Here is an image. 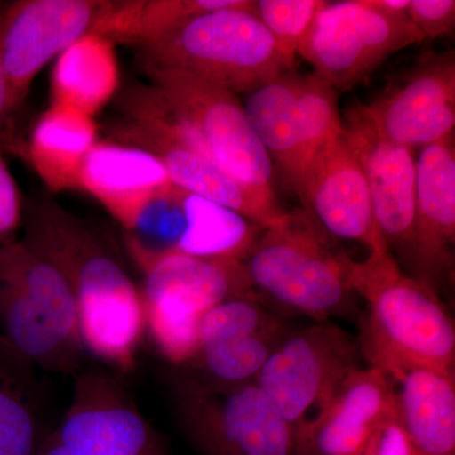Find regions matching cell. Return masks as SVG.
<instances>
[{
	"label": "cell",
	"mask_w": 455,
	"mask_h": 455,
	"mask_svg": "<svg viewBox=\"0 0 455 455\" xmlns=\"http://www.w3.org/2000/svg\"><path fill=\"white\" fill-rule=\"evenodd\" d=\"M0 339L51 372H74L86 353L64 276L22 239L0 247Z\"/></svg>",
	"instance_id": "277c9868"
},
{
	"label": "cell",
	"mask_w": 455,
	"mask_h": 455,
	"mask_svg": "<svg viewBox=\"0 0 455 455\" xmlns=\"http://www.w3.org/2000/svg\"><path fill=\"white\" fill-rule=\"evenodd\" d=\"M38 455H73L55 439V436L50 435L49 438L44 440V444L38 451Z\"/></svg>",
	"instance_id": "836d02e7"
},
{
	"label": "cell",
	"mask_w": 455,
	"mask_h": 455,
	"mask_svg": "<svg viewBox=\"0 0 455 455\" xmlns=\"http://www.w3.org/2000/svg\"><path fill=\"white\" fill-rule=\"evenodd\" d=\"M119 82L116 44L100 33L89 32L56 57L51 73V104L95 118L116 95Z\"/></svg>",
	"instance_id": "603a6c76"
},
{
	"label": "cell",
	"mask_w": 455,
	"mask_h": 455,
	"mask_svg": "<svg viewBox=\"0 0 455 455\" xmlns=\"http://www.w3.org/2000/svg\"><path fill=\"white\" fill-rule=\"evenodd\" d=\"M395 411L390 379L377 368H358L344 379L316 423L296 440V455H363L373 431Z\"/></svg>",
	"instance_id": "ac0fdd59"
},
{
	"label": "cell",
	"mask_w": 455,
	"mask_h": 455,
	"mask_svg": "<svg viewBox=\"0 0 455 455\" xmlns=\"http://www.w3.org/2000/svg\"><path fill=\"white\" fill-rule=\"evenodd\" d=\"M455 242L454 134L416 156L412 244L406 265L434 291L453 271Z\"/></svg>",
	"instance_id": "e0dca14e"
},
{
	"label": "cell",
	"mask_w": 455,
	"mask_h": 455,
	"mask_svg": "<svg viewBox=\"0 0 455 455\" xmlns=\"http://www.w3.org/2000/svg\"><path fill=\"white\" fill-rule=\"evenodd\" d=\"M239 0H110L94 31L139 49L161 40L190 18L232 7Z\"/></svg>",
	"instance_id": "cb8c5ba5"
},
{
	"label": "cell",
	"mask_w": 455,
	"mask_h": 455,
	"mask_svg": "<svg viewBox=\"0 0 455 455\" xmlns=\"http://www.w3.org/2000/svg\"><path fill=\"white\" fill-rule=\"evenodd\" d=\"M25 203L13 173L9 170L0 142V247L18 241L25 220Z\"/></svg>",
	"instance_id": "f1b7e54d"
},
{
	"label": "cell",
	"mask_w": 455,
	"mask_h": 455,
	"mask_svg": "<svg viewBox=\"0 0 455 455\" xmlns=\"http://www.w3.org/2000/svg\"><path fill=\"white\" fill-rule=\"evenodd\" d=\"M424 40L407 14L385 13L367 0L326 2L298 55L338 92L355 88L388 57Z\"/></svg>",
	"instance_id": "8fae6325"
},
{
	"label": "cell",
	"mask_w": 455,
	"mask_h": 455,
	"mask_svg": "<svg viewBox=\"0 0 455 455\" xmlns=\"http://www.w3.org/2000/svg\"><path fill=\"white\" fill-rule=\"evenodd\" d=\"M180 191L184 228L175 252L243 260L259 239L256 228H262L223 206Z\"/></svg>",
	"instance_id": "d4e9b609"
},
{
	"label": "cell",
	"mask_w": 455,
	"mask_h": 455,
	"mask_svg": "<svg viewBox=\"0 0 455 455\" xmlns=\"http://www.w3.org/2000/svg\"><path fill=\"white\" fill-rule=\"evenodd\" d=\"M324 0H253V12L271 35L281 57L295 68L305 35Z\"/></svg>",
	"instance_id": "83f0119b"
},
{
	"label": "cell",
	"mask_w": 455,
	"mask_h": 455,
	"mask_svg": "<svg viewBox=\"0 0 455 455\" xmlns=\"http://www.w3.org/2000/svg\"><path fill=\"white\" fill-rule=\"evenodd\" d=\"M349 257L307 209L284 212L263 230L243 265L253 290L317 322L348 313L355 291Z\"/></svg>",
	"instance_id": "5b68a950"
},
{
	"label": "cell",
	"mask_w": 455,
	"mask_h": 455,
	"mask_svg": "<svg viewBox=\"0 0 455 455\" xmlns=\"http://www.w3.org/2000/svg\"><path fill=\"white\" fill-rule=\"evenodd\" d=\"M370 5L388 14H407L410 0H367Z\"/></svg>",
	"instance_id": "d6a6232c"
},
{
	"label": "cell",
	"mask_w": 455,
	"mask_h": 455,
	"mask_svg": "<svg viewBox=\"0 0 455 455\" xmlns=\"http://www.w3.org/2000/svg\"><path fill=\"white\" fill-rule=\"evenodd\" d=\"M243 107L272 164L295 193L316 156L343 131L337 90L295 68L248 92Z\"/></svg>",
	"instance_id": "ba28073f"
},
{
	"label": "cell",
	"mask_w": 455,
	"mask_h": 455,
	"mask_svg": "<svg viewBox=\"0 0 455 455\" xmlns=\"http://www.w3.org/2000/svg\"><path fill=\"white\" fill-rule=\"evenodd\" d=\"M22 241L52 263L68 284L86 352L131 372L145 329L140 289L103 236L52 202L25 209Z\"/></svg>",
	"instance_id": "6da1fadb"
},
{
	"label": "cell",
	"mask_w": 455,
	"mask_h": 455,
	"mask_svg": "<svg viewBox=\"0 0 455 455\" xmlns=\"http://www.w3.org/2000/svg\"><path fill=\"white\" fill-rule=\"evenodd\" d=\"M173 185L163 163L147 149L122 140H99L80 172L79 188L98 200L124 232Z\"/></svg>",
	"instance_id": "d6986e66"
},
{
	"label": "cell",
	"mask_w": 455,
	"mask_h": 455,
	"mask_svg": "<svg viewBox=\"0 0 455 455\" xmlns=\"http://www.w3.org/2000/svg\"><path fill=\"white\" fill-rule=\"evenodd\" d=\"M407 17L424 38L447 36L455 25L454 0H410Z\"/></svg>",
	"instance_id": "f546056e"
},
{
	"label": "cell",
	"mask_w": 455,
	"mask_h": 455,
	"mask_svg": "<svg viewBox=\"0 0 455 455\" xmlns=\"http://www.w3.org/2000/svg\"><path fill=\"white\" fill-rule=\"evenodd\" d=\"M343 134L363 170L383 241L406 263L414 229L415 149L383 137L364 104L347 110Z\"/></svg>",
	"instance_id": "9a60e30c"
},
{
	"label": "cell",
	"mask_w": 455,
	"mask_h": 455,
	"mask_svg": "<svg viewBox=\"0 0 455 455\" xmlns=\"http://www.w3.org/2000/svg\"><path fill=\"white\" fill-rule=\"evenodd\" d=\"M139 50L146 73L179 71L235 94H248L295 68L278 53L253 12V0L197 14Z\"/></svg>",
	"instance_id": "3957f363"
},
{
	"label": "cell",
	"mask_w": 455,
	"mask_h": 455,
	"mask_svg": "<svg viewBox=\"0 0 455 455\" xmlns=\"http://www.w3.org/2000/svg\"><path fill=\"white\" fill-rule=\"evenodd\" d=\"M108 0H20L0 8V68L17 108L42 68L94 31Z\"/></svg>",
	"instance_id": "7c38bea8"
},
{
	"label": "cell",
	"mask_w": 455,
	"mask_h": 455,
	"mask_svg": "<svg viewBox=\"0 0 455 455\" xmlns=\"http://www.w3.org/2000/svg\"><path fill=\"white\" fill-rule=\"evenodd\" d=\"M188 142L263 200L276 204L274 164L235 92L179 71L147 73Z\"/></svg>",
	"instance_id": "52a82bcc"
},
{
	"label": "cell",
	"mask_w": 455,
	"mask_h": 455,
	"mask_svg": "<svg viewBox=\"0 0 455 455\" xmlns=\"http://www.w3.org/2000/svg\"><path fill=\"white\" fill-rule=\"evenodd\" d=\"M17 106L14 103L13 95H12L11 89L5 79L4 73L0 68V131L11 113L16 109Z\"/></svg>",
	"instance_id": "1f68e13d"
},
{
	"label": "cell",
	"mask_w": 455,
	"mask_h": 455,
	"mask_svg": "<svg viewBox=\"0 0 455 455\" xmlns=\"http://www.w3.org/2000/svg\"><path fill=\"white\" fill-rule=\"evenodd\" d=\"M118 140L142 147L163 163L173 187L223 206L244 220L268 229L283 220V211L254 194L250 188L204 157L181 140L125 122L118 128Z\"/></svg>",
	"instance_id": "ffe728a7"
},
{
	"label": "cell",
	"mask_w": 455,
	"mask_h": 455,
	"mask_svg": "<svg viewBox=\"0 0 455 455\" xmlns=\"http://www.w3.org/2000/svg\"><path fill=\"white\" fill-rule=\"evenodd\" d=\"M287 326L263 333L239 335L202 344L188 363L199 371L197 381L233 387L256 381L269 355L289 334Z\"/></svg>",
	"instance_id": "484cf974"
},
{
	"label": "cell",
	"mask_w": 455,
	"mask_h": 455,
	"mask_svg": "<svg viewBox=\"0 0 455 455\" xmlns=\"http://www.w3.org/2000/svg\"><path fill=\"white\" fill-rule=\"evenodd\" d=\"M398 420L421 455H455L454 372L409 367L390 377Z\"/></svg>",
	"instance_id": "44dd1931"
},
{
	"label": "cell",
	"mask_w": 455,
	"mask_h": 455,
	"mask_svg": "<svg viewBox=\"0 0 455 455\" xmlns=\"http://www.w3.org/2000/svg\"><path fill=\"white\" fill-rule=\"evenodd\" d=\"M182 429L203 455H296L290 425L256 383L217 387L179 379Z\"/></svg>",
	"instance_id": "30bf717a"
},
{
	"label": "cell",
	"mask_w": 455,
	"mask_h": 455,
	"mask_svg": "<svg viewBox=\"0 0 455 455\" xmlns=\"http://www.w3.org/2000/svg\"><path fill=\"white\" fill-rule=\"evenodd\" d=\"M134 263L143 276L146 333L175 366L196 357L200 324L212 307L253 291L243 260L170 252Z\"/></svg>",
	"instance_id": "8992f818"
},
{
	"label": "cell",
	"mask_w": 455,
	"mask_h": 455,
	"mask_svg": "<svg viewBox=\"0 0 455 455\" xmlns=\"http://www.w3.org/2000/svg\"><path fill=\"white\" fill-rule=\"evenodd\" d=\"M98 142L94 116L51 104L33 124L25 155L50 190H77L83 164Z\"/></svg>",
	"instance_id": "7402d4cb"
},
{
	"label": "cell",
	"mask_w": 455,
	"mask_h": 455,
	"mask_svg": "<svg viewBox=\"0 0 455 455\" xmlns=\"http://www.w3.org/2000/svg\"><path fill=\"white\" fill-rule=\"evenodd\" d=\"M348 280L367 302L359 344L370 367L388 379L409 367L454 372L453 320L438 293L406 275L390 251L349 259Z\"/></svg>",
	"instance_id": "7a4b0ae2"
},
{
	"label": "cell",
	"mask_w": 455,
	"mask_h": 455,
	"mask_svg": "<svg viewBox=\"0 0 455 455\" xmlns=\"http://www.w3.org/2000/svg\"><path fill=\"white\" fill-rule=\"evenodd\" d=\"M364 109L383 137L412 149L454 134L453 51L423 53L391 88L364 104Z\"/></svg>",
	"instance_id": "4fadbf2b"
},
{
	"label": "cell",
	"mask_w": 455,
	"mask_h": 455,
	"mask_svg": "<svg viewBox=\"0 0 455 455\" xmlns=\"http://www.w3.org/2000/svg\"><path fill=\"white\" fill-rule=\"evenodd\" d=\"M296 194L329 235L364 245L370 254L387 252L363 170L343 131L316 156Z\"/></svg>",
	"instance_id": "2e32d148"
},
{
	"label": "cell",
	"mask_w": 455,
	"mask_h": 455,
	"mask_svg": "<svg viewBox=\"0 0 455 455\" xmlns=\"http://www.w3.org/2000/svg\"><path fill=\"white\" fill-rule=\"evenodd\" d=\"M361 344L331 323L290 331L257 377V386L290 425L293 439L316 423L350 373L362 368Z\"/></svg>",
	"instance_id": "9c48e42d"
},
{
	"label": "cell",
	"mask_w": 455,
	"mask_h": 455,
	"mask_svg": "<svg viewBox=\"0 0 455 455\" xmlns=\"http://www.w3.org/2000/svg\"><path fill=\"white\" fill-rule=\"evenodd\" d=\"M363 455H421L407 435L396 411L379 425L368 440Z\"/></svg>",
	"instance_id": "4dcf8cb0"
},
{
	"label": "cell",
	"mask_w": 455,
	"mask_h": 455,
	"mask_svg": "<svg viewBox=\"0 0 455 455\" xmlns=\"http://www.w3.org/2000/svg\"><path fill=\"white\" fill-rule=\"evenodd\" d=\"M23 364L28 363L0 339V455H38L44 444Z\"/></svg>",
	"instance_id": "4316f807"
},
{
	"label": "cell",
	"mask_w": 455,
	"mask_h": 455,
	"mask_svg": "<svg viewBox=\"0 0 455 455\" xmlns=\"http://www.w3.org/2000/svg\"><path fill=\"white\" fill-rule=\"evenodd\" d=\"M52 435L73 455H169L121 386L101 372L77 377Z\"/></svg>",
	"instance_id": "5bb4252c"
}]
</instances>
